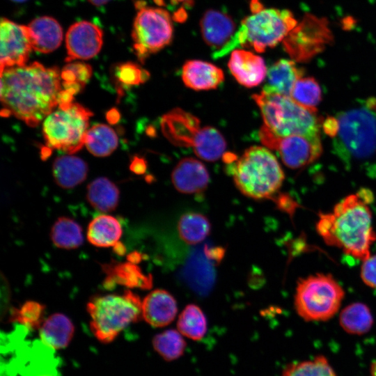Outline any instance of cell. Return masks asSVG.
I'll list each match as a JSON object with an SVG mask.
<instances>
[{
  "mask_svg": "<svg viewBox=\"0 0 376 376\" xmlns=\"http://www.w3.org/2000/svg\"><path fill=\"white\" fill-rule=\"evenodd\" d=\"M61 72L38 62L1 70V115L37 126L58 105Z\"/></svg>",
  "mask_w": 376,
  "mask_h": 376,
  "instance_id": "obj_1",
  "label": "cell"
},
{
  "mask_svg": "<svg viewBox=\"0 0 376 376\" xmlns=\"http://www.w3.org/2000/svg\"><path fill=\"white\" fill-rule=\"evenodd\" d=\"M373 199L372 192L363 189L343 198L331 212L319 213L316 230L324 243L361 261L368 258L376 241L369 207Z\"/></svg>",
  "mask_w": 376,
  "mask_h": 376,
  "instance_id": "obj_2",
  "label": "cell"
},
{
  "mask_svg": "<svg viewBox=\"0 0 376 376\" xmlns=\"http://www.w3.org/2000/svg\"><path fill=\"white\" fill-rule=\"evenodd\" d=\"M251 10V14L242 21L228 44L213 54L214 58L224 56L241 47H251L262 53L283 42L298 23L290 10L265 8L258 0L253 1Z\"/></svg>",
  "mask_w": 376,
  "mask_h": 376,
  "instance_id": "obj_3",
  "label": "cell"
},
{
  "mask_svg": "<svg viewBox=\"0 0 376 376\" xmlns=\"http://www.w3.org/2000/svg\"><path fill=\"white\" fill-rule=\"evenodd\" d=\"M230 164L229 172L236 187L244 195L253 199L272 198L284 180L280 164L265 147L251 146Z\"/></svg>",
  "mask_w": 376,
  "mask_h": 376,
  "instance_id": "obj_4",
  "label": "cell"
},
{
  "mask_svg": "<svg viewBox=\"0 0 376 376\" xmlns=\"http://www.w3.org/2000/svg\"><path fill=\"white\" fill-rule=\"evenodd\" d=\"M252 98L260 109L264 125L276 135H320L324 119L318 111L299 104L290 96L263 91Z\"/></svg>",
  "mask_w": 376,
  "mask_h": 376,
  "instance_id": "obj_5",
  "label": "cell"
},
{
  "mask_svg": "<svg viewBox=\"0 0 376 376\" xmlns=\"http://www.w3.org/2000/svg\"><path fill=\"white\" fill-rule=\"evenodd\" d=\"M90 328L95 337L109 343L132 323L142 317V301L130 290L122 294L94 296L86 304Z\"/></svg>",
  "mask_w": 376,
  "mask_h": 376,
  "instance_id": "obj_6",
  "label": "cell"
},
{
  "mask_svg": "<svg viewBox=\"0 0 376 376\" xmlns=\"http://www.w3.org/2000/svg\"><path fill=\"white\" fill-rule=\"evenodd\" d=\"M334 149L340 158L361 162L376 154V100L340 113Z\"/></svg>",
  "mask_w": 376,
  "mask_h": 376,
  "instance_id": "obj_7",
  "label": "cell"
},
{
  "mask_svg": "<svg viewBox=\"0 0 376 376\" xmlns=\"http://www.w3.org/2000/svg\"><path fill=\"white\" fill-rule=\"evenodd\" d=\"M162 130L173 144L190 147L199 158L214 162L225 152L226 142L214 127L201 126L200 120L191 113L176 108L162 119Z\"/></svg>",
  "mask_w": 376,
  "mask_h": 376,
  "instance_id": "obj_8",
  "label": "cell"
},
{
  "mask_svg": "<svg viewBox=\"0 0 376 376\" xmlns=\"http://www.w3.org/2000/svg\"><path fill=\"white\" fill-rule=\"evenodd\" d=\"M344 297V289L331 274L316 273L298 280L295 308L306 322L327 321L338 313Z\"/></svg>",
  "mask_w": 376,
  "mask_h": 376,
  "instance_id": "obj_9",
  "label": "cell"
},
{
  "mask_svg": "<svg viewBox=\"0 0 376 376\" xmlns=\"http://www.w3.org/2000/svg\"><path fill=\"white\" fill-rule=\"evenodd\" d=\"M92 115L90 110L78 103L58 106L43 120L42 134L47 148L68 154L79 150L84 145Z\"/></svg>",
  "mask_w": 376,
  "mask_h": 376,
  "instance_id": "obj_10",
  "label": "cell"
},
{
  "mask_svg": "<svg viewBox=\"0 0 376 376\" xmlns=\"http://www.w3.org/2000/svg\"><path fill=\"white\" fill-rule=\"evenodd\" d=\"M173 34V23L167 10L139 3L132 37L134 52L141 61L167 46Z\"/></svg>",
  "mask_w": 376,
  "mask_h": 376,
  "instance_id": "obj_11",
  "label": "cell"
},
{
  "mask_svg": "<svg viewBox=\"0 0 376 376\" xmlns=\"http://www.w3.org/2000/svg\"><path fill=\"white\" fill-rule=\"evenodd\" d=\"M333 40L328 20L306 13L282 42L292 60L306 63L322 52Z\"/></svg>",
  "mask_w": 376,
  "mask_h": 376,
  "instance_id": "obj_12",
  "label": "cell"
},
{
  "mask_svg": "<svg viewBox=\"0 0 376 376\" xmlns=\"http://www.w3.org/2000/svg\"><path fill=\"white\" fill-rule=\"evenodd\" d=\"M262 143L275 150L288 168L297 169L317 160L322 153L320 135H290L279 136L265 125L259 132Z\"/></svg>",
  "mask_w": 376,
  "mask_h": 376,
  "instance_id": "obj_13",
  "label": "cell"
},
{
  "mask_svg": "<svg viewBox=\"0 0 376 376\" xmlns=\"http://www.w3.org/2000/svg\"><path fill=\"white\" fill-rule=\"evenodd\" d=\"M0 38L1 70L25 65L33 49L27 26L3 17Z\"/></svg>",
  "mask_w": 376,
  "mask_h": 376,
  "instance_id": "obj_14",
  "label": "cell"
},
{
  "mask_svg": "<svg viewBox=\"0 0 376 376\" xmlns=\"http://www.w3.org/2000/svg\"><path fill=\"white\" fill-rule=\"evenodd\" d=\"M103 44V32L96 24L81 21L72 24L65 36L66 61L86 60L96 56Z\"/></svg>",
  "mask_w": 376,
  "mask_h": 376,
  "instance_id": "obj_15",
  "label": "cell"
},
{
  "mask_svg": "<svg viewBox=\"0 0 376 376\" xmlns=\"http://www.w3.org/2000/svg\"><path fill=\"white\" fill-rule=\"evenodd\" d=\"M228 66L237 81L247 88L258 86L267 76V70L263 58L243 49H236L230 52Z\"/></svg>",
  "mask_w": 376,
  "mask_h": 376,
  "instance_id": "obj_16",
  "label": "cell"
},
{
  "mask_svg": "<svg viewBox=\"0 0 376 376\" xmlns=\"http://www.w3.org/2000/svg\"><path fill=\"white\" fill-rule=\"evenodd\" d=\"M171 180L174 187L185 194H200L207 188L210 176L205 165L193 157L178 162L173 170Z\"/></svg>",
  "mask_w": 376,
  "mask_h": 376,
  "instance_id": "obj_17",
  "label": "cell"
},
{
  "mask_svg": "<svg viewBox=\"0 0 376 376\" xmlns=\"http://www.w3.org/2000/svg\"><path fill=\"white\" fill-rule=\"evenodd\" d=\"M201 36L205 43L217 52L223 49L234 36L235 24L226 13L218 10H208L200 22Z\"/></svg>",
  "mask_w": 376,
  "mask_h": 376,
  "instance_id": "obj_18",
  "label": "cell"
},
{
  "mask_svg": "<svg viewBox=\"0 0 376 376\" xmlns=\"http://www.w3.org/2000/svg\"><path fill=\"white\" fill-rule=\"evenodd\" d=\"M178 313L176 300L168 291H151L142 301V317L150 325L163 327L175 319Z\"/></svg>",
  "mask_w": 376,
  "mask_h": 376,
  "instance_id": "obj_19",
  "label": "cell"
},
{
  "mask_svg": "<svg viewBox=\"0 0 376 376\" xmlns=\"http://www.w3.org/2000/svg\"><path fill=\"white\" fill-rule=\"evenodd\" d=\"M102 269L106 274L104 281L106 288L123 285L128 288L149 289L152 286L151 275L143 274L136 263L129 260L104 264Z\"/></svg>",
  "mask_w": 376,
  "mask_h": 376,
  "instance_id": "obj_20",
  "label": "cell"
},
{
  "mask_svg": "<svg viewBox=\"0 0 376 376\" xmlns=\"http://www.w3.org/2000/svg\"><path fill=\"white\" fill-rule=\"evenodd\" d=\"M182 79L195 91L217 88L224 80V74L217 65L201 60H189L182 68Z\"/></svg>",
  "mask_w": 376,
  "mask_h": 376,
  "instance_id": "obj_21",
  "label": "cell"
},
{
  "mask_svg": "<svg viewBox=\"0 0 376 376\" xmlns=\"http://www.w3.org/2000/svg\"><path fill=\"white\" fill-rule=\"evenodd\" d=\"M296 63L292 59L282 58L273 63L267 70L263 91L290 96L295 83L304 74V69Z\"/></svg>",
  "mask_w": 376,
  "mask_h": 376,
  "instance_id": "obj_22",
  "label": "cell"
},
{
  "mask_svg": "<svg viewBox=\"0 0 376 376\" xmlns=\"http://www.w3.org/2000/svg\"><path fill=\"white\" fill-rule=\"evenodd\" d=\"M32 49L40 53L56 49L63 40V30L53 17H37L26 26Z\"/></svg>",
  "mask_w": 376,
  "mask_h": 376,
  "instance_id": "obj_23",
  "label": "cell"
},
{
  "mask_svg": "<svg viewBox=\"0 0 376 376\" xmlns=\"http://www.w3.org/2000/svg\"><path fill=\"white\" fill-rule=\"evenodd\" d=\"M75 332L71 320L65 315L56 313L45 319L39 328V335L45 345L59 350L67 347Z\"/></svg>",
  "mask_w": 376,
  "mask_h": 376,
  "instance_id": "obj_24",
  "label": "cell"
},
{
  "mask_svg": "<svg viewBox=\"0 0 376 376\" xmlns=\"http://www.w3.org/2000/svg\"><path fill=\"white\" fill-rule=\"evenodd\" d=\"M123 235L120 222L114 217L102 214L95 217L88 224L86 238L93 246L113 248L119 244Z\"/></svg>",
  "mask_w": 376,
  "mask_h": 376,
  "instance_id": "obj_25",
  "label": "cell"
},
{
  "mask_svg": "<svg viewBox=\"0 0 376 376\" xmlns=\"http://www.w3.org/2000/svg\"><path fill=\"white\" fill-rule=\"evenodd\" d=\"M52 170L56 184L62 188L70 189L85 180L88 166L77 157L65 155L54 160Z\"/></svg>",
  "mask_w": 376,
  "mask_h": 376,
  "instance_id": "obj_26",
  "label": "cell"
},
{
  "mask_svg": "<svg viewBox=\"0 0 376 376\" xmlns=\"http://www.w3.org/2000/svg\"><path fill=\"white\" fill-rule=\"evenodd\" d=\"M119 190L106 178H98L87 187L86 198L90 205L102 212L114 210L119 201Z\"/></svg>",
  "mask_w": 376,
  "mask_h": 376,
  "instance_id": "obj_27",
  "label": "cell"
},
{
  "mask_svg": "<svg viewBox=\"0 0 376 376\" xmlns=\"http://www.w3.org/2000/svg\"><path fill=\"white\" fill-rule=\"evenodd\" d=\"M373 316L369 307L362 302H354L345 307L339 315V324L347 334L363 335L373 325Z\"/></svg>",
  "mask_w": 376,
  "mask_h": 376,
  "instance_id": "obj_28",
  "label": "cell"
},
{
  "mask_svg": "<svg viewBox=\"0 0 376 376\" xmlns=\"http://www.w3.org/2000/svg\"><path fill=\"white\" fill-rule=\"evenodd\" d=\"M50 238L54 246L68 250L77 249L84 242L81 226L67 217L56 220L50 230Z\"/></svg>",
  "mask_w": 376,
  "mask_h": 376,
  "instance_id": "obj_29",
  "label": "cell"
},
{
  "mask_svg": "<svg viewBox=\"0 0 376 376\" xmlns=\"http://www.w3.org/2000/svg\"><path fill=\"white\" fill-rule=\"evenodd\" d=\"M210 221L205 215L194 212H186L179 219V237L186 244L195 245L203 242L210 233Z\"/></svg>",
  "mask_w": 376,
  "mask_h": 376,
  "instance_id": "obj_30",
  "label": "cell"
},
{
  "mask_svg": "<svg viewBox=\"0 0 376 376\" xmlns=\"http://www.w3.org/2000/svg\"><path fill=\"white\" fill-rule=\"evenodd\" d=\"M118 139L113 129L104 124H95L86 132L84 145L95 156L106 157L117 148Z\"/></svg>",
  "mask_w": 376,
  "mask_h": 376,
  "instance_id": "obj_31",
  "label": "cell"
},
{
  "mask_svg": "<svg viewBox=\"0 0 376 376\" xmlns=\"http://www.w3.org/2000/svg\"><path fill=\"white\" fill-rule=\"evenodd\" d=\"M177 327L182 335L194 340H199L207 332V319L198 306L190 304L180 314Z\"/></svg>",
  "mask_w": 376,
  "mask_h": 376,
  "instance_id": "obj_32",
  "label": "cell"
},
{
  "mask_svg": "<svg viewBox=\"0 0 376 376\" xmlns=\"http://www.w3.org/2000/svg\"><path fill=\"white\" fill-rule=\"evenodd\" d=\"M152 344L154 350L167 361L180 358L187 345L180 332L175 329H167L155 335Z\"/></svg>",
  "mask_w": 376,
  "mask_h": 376,
  "instance_id": "obj_33",
  "label": "cell"
},
{
  "mask_svg": "<svg viewBox=\"0 0 376 376\" xmlns=\"http://www.w3.org/2000/svg\"><path fill=\"white\" fill-rule=\"evenodd\" d=\"M281 376H336L327 359L318 355L308 360L288 364Z\"/></svg>",
  "mask_w": 376,
  "mask_h": 376,
  "instance_id": "obj_34",
  "label": "cell"
},
{
  "mask_svg": "<svg viewBox=\"0 0 376 376\" xmlns=\"http://www.w3.org/2000/svg\"><path fill=\"white\" fill-rule=\"evenodd\" d=\"M290 97L299 104L318 111L317 106L322 100V91L315 78L302 77L295 83Z\"/></svg>",
  "mask_w": 376,
  "mask_h": 376,
  "instance_id": "obj_35",
  "label": "cell"
},
{
  "mask_svg": "<svg viewBox=\"0 0 376 376\" xmlns=\"http://www.w3.org/2000/svg\"><path fill=\"white\" fill-rule=\"evenodd\" d=\"M91 74L89 65L82 62L69 63L61 72L63 89L73 95L78 93L88 82Z\"/></svg>",
  "mask_w": 376,
  "mask_h": 376,
  "instance_id": "obj_36",
  "label": "cell"
},
{
  "mask_svg": "<svg viewBox=\"0 0 376 376\" xmlns=\"http://www.w3.org/2000/svg\"><path fill=\"white\" fill-rule=\"evenodd\" d=\"M45 306L36 301H26L11 313V320L27 329H39L45 320Z\"/></svg>",
  "mask_w": 376,
  "mask_h": 376,
  "instance_id": "obj_37",
  "label": "cell"
},
{
  "mask_svg": "<svg viewBox=\"0 0 376 376\" xmlns=\"http://www.w3.org/2000/svg\"><path fill=\"white\" fill-rule=\"evenodd\" d=\"M116 77L122 85L131 86L144 83L148 79L149 73L138 65L128 62L117 67Z\"/></svg>",
  "mask_w": 376,
  "mask_h": 376,
  "instance_id": "obj_38",
  "label": "cell"
},
{
  "mask_svg": "<svg viewBox=\"0 0 376 376\" xmlns=\"http://www.w3.org/2000/svg\"><path fill=\"white\" fill-rule=\"evenodd\" d=\"M360 276L368 286L376 289V254L370 255L362 261Z\"/></svg>",
  "mask_w": 376,
  "mask_h": 376,
  "instance_id": "obj_39",
  "label": "cell"
},
{
  "mask_svg": "<svg viewBox=\"0 0 376 376\" xmlns=\"http://www.w3.org/2000/svg\"><path fill=\"white\" fill-rule=\"evenodd\" d=\"M322 127L324 132L329 136L334 138L338 131V121L337 118L328 117L323 120Z\"/></svg>",
  "mask_w": 376,
  "mask_h": 376,
  "instance_id": "obj_40",
  "label": "cell"
},
{
  "mask_svg": "<svg viewBox=\"0 0 376 376\" xmlns=\"http://www.w3.org/2000/svg\"><path fill=\"white\" fill-rule=\"evenodd\" d=\"M130 169L136 173H143L146 170L145 162L139 157H135L130 165Z\"/></svg>",
  "mask_w": 376,
  "mask_h": 376,
  "instance_id": "obj_41",
  "label": "cell"
},
{
  "mask_svg": "<svg viewBox=\"0 0 376 376\" xmlns=\"http://www.w3.org/2000/svg\"><path fill=\"white\" fill-rule=\"evenodd\" d=\"M107 118L109 122L111 123H115L117 122L120 118V115L118 111L116 109H111L110 110L107 115Z\"/></svg>",
  "mask_w": 376,
  "mask_h": 376,
  "instance_id": "obj_42",
  "label": "cell"
},
{
  "mask_svg": "<svg viewBox=\"0 0 376 376\" xmlns=\"http://www.w3.org/2000/svg\"><path fill=\"white\" fill-rule=\"evenodd\" d=\"M91 4L94 5V6H102L105 3H107V2H109L110 0H88Z\"/></svg>",
  "mask_w": 376,
  "mask_h": 376,
  "instance_id": "obj_43",
  "label": "cell"
},
{
  "mask_svg": "<svg viewBox=\"0 0 376 376\" xmlns=\"http://www.w3.org/2000/svg\"><path fill=\"white\" fill-rule=\"evenodd\" d=\"M369 376H376V359L374 361V362L372 363L370 366Z\"/></svg>",
  "mask_w": 376,
  "mask_h": 376,
  "instance_id": "obj_44",
  "label": "cell"
},
{
  "mask_svg": "<svg viewBox=\"0 0 376 376\" xmlns=\"http://www.w3.org/2000/svg\"><path fill=\"white\" fill-rule=\"evenodd\" d=\"M173 3H184L189 0H171Z\"/></svg>",
  "mask_w": 376,
  "mask_h": 376,
  "instance_id": "obj_45",
  "label": "cell"
},
{
  "mask_svg": "<svg viewBox=\"0 0 376 376\" xmlns=\"http://www.w3.org/2000/svg\"><path fill=\"white\" fill-rule=\"evenodd\" d=\"M13 1H17V2H22V1H24L26 0H13Z\"/></svg>",
  "mask_w": 376,
  "mask_h": 376,
  "instance_id": "obj_46",
  "label": "cell"
}]
</instances>
